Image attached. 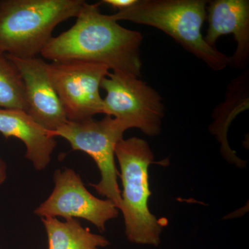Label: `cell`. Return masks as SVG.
Returning a JSON list of instances; mask_svg holds the SVG:
<instances>
[{
    "label": "cell",
    "mask_w": 249,
    "mask_h": 249,
    "mask_svg": "<svg viewBox=\"0 0 249 249\" xmlns=\"http://www.w3.org/2000/svg\"><path fill=\"white\" fill-rule=\"evenodd\" d=\"M101 88L103 114L121 121L128 128H138L149 137L160 132L165 107L160 93L140 78L123 72H109Z\"/></svg>",
    "instance_id": "8992f818"
},
{
    "label": "cell",
    "mask_w": 249,
    "mask_h": 249,
    "mask_svg": "<svg viewBox=\"0 0 249 249\" xmlns=\"http://www.w3.org/2000/svg\"><path fill=\"white\" fill-rule=\"evenodd\" d=\"M7 56L17 67L24 81L27 104L26 112L50 132L66 124V114L49 78L48 64L37 57Z\"/></svg>",
    "instance_id": "9c48e42d"
},
{
    "label": "cell",
    "mask_w": 249,
    "mask_h": 249,
    "mask_svg": "<svg viewBox=\"0 0 249 249\" xmlns=\"http://www.w3.org/2000/svg\"><path fill=\"white\" fill-rule=\"evenodd\" d=\"M7 178V165L6 163L0 158V186L3 184Z\"/></svg>",
    "instance_id": "9a60e30c"
},
{
    "label": "cell",
    "mask_w": 249,
    "mask_h": 249,
    "mask_svg": "<svg viewBox=\"0 0 249 249\" xmlns=\"http://www.w3.org/2000/svg\"><path fill=\"white\" fill-rule=\"evenodd\" d=\"M206 13L209 28L204 37L208 45L214 47L221 36L232 34L237 42L229 65L242 68L249 58V0H213L208 1Z\"/></svg>",
    "instance_id": "30bf717a"
},
{
    "label": "cell",
    "mask_w": 249,
    "mask_h": 249,
    "mask_svg": "<svg viewBox=\"0 0 249 249\" xmlns=\"http://www.w3.org/2000/svg\"><path fill=\"white\" fill-rule=\"evenodd\" d=\"M55 186L49 197L36 208L41 217L81 218L91 222L101 232L108 221L117 217L119 209L109 199H101L87 189L80 175L70 168L54 174Z\"/></svg>",
    "instance_id": "ba28073f"
},
{
    "label": "cell",
    "mask_w": 249,
    "mask_h": 249,
    "mask_svg": "<svg viewBox=\"0 0 249 249\" xmlns=\"http://www.w3.org/2000/svg\"><path fill=\"white\" fill-rule=\"evenodd\" d=\"M48 237L49 249H100L109 245V241L101 235L93 233L83 227L76 219L42 217Z\"/></svg>",
    "instance_id": "7c38bea8"
},
{
    "label": "cell",
    "mask_w": 249,
    "mask_h": 249,
    "mask_svg": "<svg viewBox=\"0 0 249 249\" xmlns=\"http://www.w3.org/2000/svg\"><path fill=\"white\" fill-rule=\"evenodd\" d=\"M0 134L5 139L14 137L24 142L26 158L36 170L41 171L48 166L56 142L49 130L25 111L0 108Z\"/></svg>",
    "instance_id": "8fae6325"
},
{
    "label": "cell",
    "mask_w": 249,
    "mask_h": 249,
    "mask_svg": "<svg viewBox=\"0 0 249 249\" xmlns=\"http://www.w3.org/2000/svg\"><path fill=\"white\" fill-rule=\"evenodd\" d=\"M128 129L124 123L106 115L100 121L89 119L77 122L67 121L56 130L49 131L54 138L60 137L67 140L72 150L85 152L93 159L101 178L96 184L90 185L100 196L112 201L119 210L122 199L117 181L115 148Z\"/></svg>",
    "instance_id": "5b68a950"
},
{
    "label": "cell",
    "mask_w": 249,
    "mask_h": 249,
    "mask_svg": "<svg viewBox=\"0 0 249 249\" xmlns=\"http://www.w3.org/2000/svg\"><path fill=\"white\" fill-rule=\"evenodd\" d=\"M205 0H137L111 15L116 21H129L163 31L183 48L214 71L229 65L230 57L208 45L201 34L207 18Z\"/></svg>",
    "instance_id": "7a4b0ae2"
},
{
    "label": "cell",
    "mask_w": 249,
    "mask_h": 249,
    "mask_svg": "<svg viewBox=\"0 0 249 249\" xmlns=\"http://www.w3.org/2000/svg\"><path fill=\"white\" fill-rule=\"evenodd\" d=\"M137 1V0H103L100 1L99 4L108 5L119 11L132 6L135 4Z\"/></svg>",
    "instance_id": "5bb4252c"
},
{
    "label": "cell",
    "mask_w": 249,
    "mask_h": 249,
    "mask_svg": "<svg viewBox=\"0 0 249 249\" xmlns=\"http://www.w3.org/2000/svg\"><path fill=\"white\" fill-rule=\"evenodd\" d=\"M115 157L124 188L120 211L124 217L126 237L132 243L157 247L164 224L148 207V168L153 162V152L145 140L132 137L118 142Z\"/></svg>",
    "instance_id": "277c9868"
},
{
    "label": "cell",
    "mask_w": 249,
    "mask_h": 249,
    "mask_svg": "<svg viewBox=\"0 0 249 249\" xmlns=\"http://www.w3.org/2000/svg\"><path fill=\"white\" fill-rule=\"evenodd\" d=\"M0 108L27 110L25 86L16 65L0 51Z\"/></svg>",
    "instance_id": "4fadbf2b"
},
{
    "label": "cell",
    "mask_w": 249,
    "mask_h": 249,
    "mask_svg": "<svg viewBox=\"0 0 249 249\" xmlns=\"http://www.w3.org/2000/svg\"><path fill=\"white\" fill-rule=\"evenodd\" d=\"M99 6V3L85 1L76 23L57 37H52L41 55L53 62L101 64L113 71L141 78L142 34L121 27L111 15L103 14Z\"/></svg>",
    "instance_id": "6da1fadb"
},
{
    "label": "cell",
    "mask_w": 249,
    "mask_h": 249,
    "mask_svg": "<svg viewBox=\"0 0 249 249\" xmlns=\"http://www.w3.org/2000/svg\"><path fill=\"white\" fill-rule=\"evenodd\" d=\"M83 0H0V51L37 57L60 23L79 14Z\"/></svg>",
    "instance_id": "3957f363"
},
{
    "label": "cell",
    "mask_w": 249,
    "mask_h": 249,
    "mask_svg": "<svg viewBox=\"0 0 249 249\" xmlns=\"http://www.w3.org/2000/svg\"><path fill=\"white\" fill-rule=\"evenodd\" d=\"M47 71L68 121L87 120L103 114L100 88L109 73L107 66L82 61L53 62L47 65Z\"/></svg>",
    "instance_id": "52a82bcc"
}]
</instances>
